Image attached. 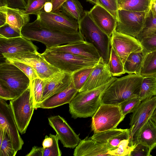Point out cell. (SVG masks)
<instances>
[{"label":"cell","instance_id":"1","mask_svg":"<svg viewBox=\"0 0 156 156\" xmlns=\"http://www.w3.org/2000/svg\"><path fill=\"white\" fill-rule=\"evenodd\" d=\"M21 34L30 40L40 42L44 44L46 49L54 46L84 40L80 32L67 34L50 30L44 26L37 18L29 23L22 29Z\"/></svg>","mask_w":156,"mask_h":156},{"label":"cell","instance_id":"2","mask_svg":"<svg viewBox=\"0 0 156 156\" xmlns=\"http://www.w3.org/2000/svg\"><path fill=\"white\" fill-rule=\"evenodd\" d=\"M144 77L133 74L117 78L102 93L101 104L119 105L128 99L139 97Z\"/></svg>","mask_w":156,"mask_h":156},{"label":"cell","instance_id":"3","mask_svg":"<svg viewBox=\"0 0 156 156\" xmlns=\"http://www.w3.org/2000/svg\"><path fill=\"white\" fill-rule=\"evenodd\" d=\"M117 78L113 76L108 83L96 88L79 92L69 104V112L74 119L92 117L101 104L103 92Z\"/></svg>","mask_w":156,"mask_h":156},{"label":"cell","instance_id":"4","mask_svg":"<svg viewBox=\"0 0 156 156\" xmlns=\"http://www.w3.org/2000/svg\"><path fill=\"white\" fill-rule=\"evenodd\" d=\"M78 22L79 31L84 40L94 46L104 62L107 64L111 48L110 37L96 24L90 16L89 11H84Z\"/></svg>","mask_w":156,"mask_h":156},{"label":"cell","instance_id":"5","mask_svg":"<svg viewBox=\"0 0 156 156\" xmlns=\"http://www.w3.org/2000/svg\"><path fill=\"white\" fill-rule=\"evenodd\" d=\"M41 54L51 65L61 71L71 74L84 68L94 66L99 60L46 50Z\"/></svg>","mask_w":156,"mask_h":156},{"label":"cell","instance_id":"6","mask_svg":"<svg viewBox=\"0 0 156 156\" xmlns=\"http://www.w3.org/2000/svg\"><path fill=\"white\" fill-rule=\"evenodd\" d=\"M1 56L9 61L20 62L28 65L34 70L38 77L43 80L61 71L48 62L42 54L37 51L3 54Z\"/></svg>","mask_w":156,"mask_h":156},{"label":"cell","instance_id":"7","mask_svg":"<svg viewBox=\"0 0 156 156\" xmlns=\"http://www.w3.org/2000/svg\"><path fill=\"white\" fill-rule=\"evenodd\" d=\"M20 133H25L35 109L31 87L9 103Z\"/></svg>","mask_w":156,"mask_h":156},{"label":"cell","instance_id":"8","mask_svg":"<svg viewBox=\"0 0 156 156\" xmlns=\"http://www.w3.org/2000/svg\"><path fill=\"white\" fill-rule=\"evenodd\" d=\"M125 117L119 105L101 104L92 117V130L98 133L117 128Z\"/></svg>","mask_w":156,"mask_h":156},{"label":"cell","instance_id":"9","mask_svg":"<svg viewBox=\"0 0 156 156\" xmlns=\"http://www.w3.org/2000/svg\"><path fill=\"white\" fill-rule=\"evenodd\" d=\"M0 83L8 87L18 96L29 87L30 80L20 69L5 60L0 64Z\"/></svg>","mask_w":156,"mask_h":156},{"label":"cell","instance_id":"10","mask_svg":"<svg viewBox=\"0 0 156 156\" xmlns=\"http://www.w3.org/2000/svg\"><path fill=\"white\" fill-rule=\"evenodd\" d=\"M37 16L42 24L50 30L67 34L79 32L78 21L61 11L47 12L43 9Z\"/></svg>","mask_w":156,"mask_h":156},{"label":"cell","instance_id":"11","mask_svg":"<svg viewBox=\"0 0 156 156\" xmlns=\"http://www.w3.org/2000/svg\"><path fill=\"white\" fill-rule=\"evenodd\" d=\"M156 107V96L142 101L130 116L129 140L134 147L137 143L139 131L144 124L151 118Z\"/></svg>","mask_w":156,"mask_h":156},{"label":"cell","instance_id":"12","mask_svg":"<svg viewBox=\"0 0 156 156\" xmlns=\"http://www.w3.org/2000/svg\"><path fill=\"white\" fill-rule=\"evenodd\" d=\"M147 13L119 10L115 30L136 38L143 28Z\"/></svg>","mask_w":156,"mask_h":156},{"label":"cell","instance_id":"13","mask_svg":"<svg viewBox=\"0 0 156 156\" xmlns=\"http://www.w3.org/2000/svg\"><path fill=\"white\" fill-rule=\"evenodd\" d=\"M0 128L4 129L10 140L15 151L22 149L24 142L20 134L17 125L9 104L0 98Z\"/></svg>","mask_w":156,"mask_h":156},{"label":"cell","instance_id":"14","mask_svg":"<svg viewBox=\"0 0 156 156\" xmlns=\"http://www.w3.org/2000/svg\"><path fill=\"white\" fill-rule=\"evenodd\" d=\"M49 125L54 130L63 147L74 148L81 140L66 120L59 115L48 118Z\"/></svg>","mask_w":156,"mask_h":156},{"label":"cell","instance_id":"15","mask_svg":"<svg viewBox=\"0 0 156 156\" xmlns=\"http://www.w3.org/2000/svg\"><path fill=\"white\" fill-rule=\"evenodd\" d=\"M110 45L123 64L131 53L143 49L140 42L136 38L115 30L110 37Z\"/></svg>","mask_w":156,"mask_h":156},{"label":"cell","instance_id":"16","mask_svg":"<svg viewBox=\"0 0 156 156\" xmlns=\"http://www.w3.org/2000/svg\"><path fill=\"white\" fill-rule=\"evenodd\" d=\"M46 51L65 53L94 59H99L101 57L97 50L91 44L84 40L52 47Z\"/></svg>","mask_w":156,"mask_h":156},{"label":"cell","instance_id":"17","mask_svg":"<svg viewBox=\"0 0 156 156\" xmlns=\"http://www.w3.org/2000/svg\"><path fill=\"white\" fill-rule=\"evenodd\" d=\"M43 80L44 89L41 102L67 88L72 82V74L60 71Z\"/></svg>","mask_w":156,"mask_h":156},{"label":"cell","instance_id":"18","mask_svg":"<svg viewBox=\"0 0 156 156\" xmlns=\"http://www.w3.org/2000/svg\"><path fill=\"white\" fill-rule=\"evenodd\" d=\"M91 137L105 145L109 153L115 150L122 140L129 139V129L116 128L101 132L94 133Z\"/></svg>","mask_w":156,"mask_h":156},{"label":"cell","instance_id":"19","mask_svg":"<svg viewBox=\"0 0 156 156\" xmlns=\"http://www.w3.org/2000/svg\"><path fill=\"white\" fill-rule=\"evenodd\" d=\"M38 49L31 40L23 36L9 38L0 37L1 56L3 54L36 51Z\"/></svg>","mask_w":156,"mask_h":156},{"label":"cell","instance_id":"20","mask_svg":"<svg viewBox=\"0 0 156 156\" xmlns=\"http://www.w3.org/2000/svg\"><path fill=\"white\" fill-rule=\"evenodd\" d=\"M113 76L111 75L107 64L101 57L94 66L86 83L79 92L93 89L110 82Z\"/></svg>","mask_w":156,"mask_h":156},{"label":"cell","instance_id":"21","mask_svg":"<svg viewBox=\"0 0 156 156\" xmlns=\"http://www.w3.org/2000/svg\"><path fill=\"white\" fill-rule=\"evenodd\" d=\"M89 13L96 24L111 37L115 30L117 19L98 4H95Z\"/></svg>","mask_w":156,"mask_h":156},{"label":"cell","instance_id":"22","mask_svg":"<svg viewBox=\"0 0 156 156\" xmlns=\"http://www.w3.org/2000/svg\"><path fill=\"white\" fill-rule=\"evenodd\" d=\"M78 92V91L75 87L72 81L70 85L64 90L37 103L35 106V109L52 108L69 104Z\"/></svg>","mask_w":156,"mask_h":156},{"label":"cell","instance_id":"23","mask_svg":"<svg viewBox=\"0 0 156 156\" xmlns=\"http://www.w3.org/2000/svg\"><path fill=\"white\" fill-rule=\"evenodd\" d=\"M74 156H109L105 146L93 139L86 137L81 140L74 149Z\"/></svg>","mask_w":156,"mask_h":156},{"label":"cell","instance_id":"24","mask_svg":"<svg viewBox=\"0 0 156 156\" xmlns=\"http://www.w3.org/2000/svg\"><path fill=\"white\" fill-rule=\"evenodd\" d=\"M136 142L147 146L151 151L156 147V125L150 118L140 129Z\"/></svg>","mask_w":156,"mask_h":156},{"label":"cell","instance_id":"25","mask_svg":"<svg viewBox=\"0 0 156 156\" xmlns=\"http://www.w3.org/2000/svg\"><path fill=\"white\" fill-rule=\"evenodd\" d=\"M7 14V23L21 34L22 28L29 23V15L26 14L23 9L4 6Z\"/></svg>","mask_w":156,"mask_h":156},{"label":"cell","instance_id":"26","mask_svg":"<svg viewBox=\"0 0 156 156\" xmlns=\"http://www.w3.org/2000/svg\"><path fill=\"white\" fill-rule=\"evenodd\" d=\"M147 53L143 49L131 53L124 64L126 73L140 75L144 58Z\"/></svg>","mask_w":156,"mask_h":156},{"label":"cell","instance_id":"27","mask_svg":"<svg viewBox=\"0 0 156 156\" xmlns=\"http://www.w3.org/2000/svg\"><path fill=\"white\" fill-rule=\"evenodd\" d=\"M152 0H117L119 10L147 12Z\"/></svg>","mask_w":156,"mask_h":156},{"label":"cell","instance_id":"28","mask_svg":"<svg viewBox=\"0 0 156 156\" xmlns=\"http://www.w3.org/2000/svg\"><path fill=\"white\" fill-rule=\"evenodd\" d=\"M60 11L77 21L81 18L84 11L78 0H67L62 5Z\"/></svg>","mask_w":156,"mask_h":156},{"label":"cell","instance_id":"29","mask_svg":"<svg viewBox=\"0 0 156 156\" xmlns=\"http://www.w3.org/2000/svg\"><path fill=\"white\" fill-rule=\"evenodd\" d=\"M156 96V77L144 76L142 81L139 97L142 101Z\"/></svg>","mask_w":156,"mask_h":156},{"label":"cell","instance_id":"30","mask_svg":"<svg viewBox=\"0 0 156 156\" xmlns=\"http://www.w3.org/2000/svg\"><path fill=\"white\" fill-rule=\"evenodd\" d=\"M107 66L109 70L113 76H120L126 73L123 63L119 56L112 47Z\"/></svg>","mask_w":156,"mask_h":156},{"label":"cell","instance_id":"31","mask_svg":"<svg viewBox=\"0 0 156 156\" xmlns=\"http://www.w3.org/2000/svg\"><path fill=\"white\" fill-rule=\"evenodd\" d=\"M140 75L144 76L156 77V50L147 54L143 62Z\"/></svg>","mask_w":156,"mask_h":156},{"label":"cell","instance_id":"32","mask_svg":"<svg viewBox=\"0 0 156 156\" xmlns=\"http://www.w3.org/2000/svg\"><path fill=\"white\" fill-rule=\"evenodd\" d=\"M94 67L84 68L72 74L73 83L75 87L78 92L86 83Z\"/></svg>","mask_w":156,"mask_h":156},{"label":"cell","instance_id":"33","mask_svg":"<svg viewBox=\"0 0 156 156\" xmlns=\"http://www.w3.org/2000/svg\"><path fill=\"white\" fill-rule=\"evenodd\" d=\"M31 93L34 107L36 104L41 102L44 89V80L36 78L30 81Z\"/></svg>","mask_w":156,"mask_h":156},{"label":"cell","instance_id":"34","mask_svg":"<svg viewBox=\"0 0 156 156\" xmlns=\"http://www.w3.org/2000/svg\"><path fill=\"white\" fill-rule=\"evenodd\" d=\"M156 30V18L153 17L149 11L147 12L143 28L136 37L139 41L147 34Z\"/></svg>","mask_w":156,"mask_h":156},{"label":"cell","instance_id":"35","mask_svg":"<svg viewBox=\"0 0 156 156\" xmlns=\"http://www.w3.org/2000/svg\"><path fill=\"white\" fill-rule=\"evenodd\" d=\"M142 101L139 97L128 99L120 103L119 106L123 115L125 116L127 114L133 113Z\"/></svg>","mask_w":156,"mask_h":156},{"label":"cell","instance_id":"36","mask_svg":"<svg viewBox=\"0 0 156 156\" xmlns=\"http://www.w3.org/2000/svg\"><path fill=\"white\" fill-rule=\"evenodd\" d=\"M51 2V0H27V6L23 9L24 13L27 15H37L44 9L45 4Z\"/></svg>","mask_w":156,"mask_h":156},{"label":"cell","instance_id":"37","mask_svg":"<svg viewBox=\"0 0 156 156\" xmlns=\"http://www.w3.org/2000/svg\"><path fill=\"white\" fill-rule=\"evenodd\" d=\"M139 41L143 50L147 54L156 50V30L147 34Z\"/></svg>","mask_w":156,"mask_h":156},{"label":"cell","instance_id":"38","mask_svg":"<svg viewBox=\"0 0 156 156\" xmlns=\"http://www.w3.org/2000/svg\"><path fill=\"white\" fill-rule=\"evenodd\" d=\"M129 139L122 140L117 148L109 152L111 156H130L131 151L134 148Z\"/></svg>","mask_w":156,"mask_h":156},{"label":"cell","instance_id":"39","mask_svg":"<svg viewBox=\"0 0 156 156\" xmlns=\"http://www.w3.org/2000/svg\"><path fill=\"white\" fill-rule=\"evenodd\" d=\"M16 153L10 140L6 133L0 145V156H15Z\"/></svg>","mask_w":156,"mask_h":156},{"label":"cell","instance_id":"40","mask_svg":"<svg viewBox=\"0 0 156 156\" xmlns=\"http://www.w3.org/2000/svg\"><path fill=\"white\" fill-rule=\"evenodd\" d=\"M53 140L52 145L50 147L44 148L43 156H61L62 152L58 146V137L55 135L50 134Z\"/></svg>","mask_w":156,"mask_h":156},{"label":"cell","instance_id":"41","mask_svg":"<svg viewBox=\"0 0 156 156\" xmlns=\"http://www.w3.org/2000/svg\"><path fill=\"white\" fill-rule=\"evenodd\" d=\"M98 4L117 19L119 10L117 0H97Z\"/></svg>","mask_w":156,"mask_h":156},{"label":"cell","instance_id":"42","mask_svg":"<svg viewBox=\"0 0 156 156\" xmlns=\"http://www.w3.org/2000/svg\"><path fill=\"white\" fill-rule=\"evenodd\" d=\"M9 62L20 69L28 76L30 81L35 78H39L34 70L28 65L20 62L14 61Z\"/></svg>","mask_w":156,"mask_h":156},{"label":"cell","instance_id":"43","mask_svg":"<svg viewBox=\"0 0 156 156\" xmlns=\"http://www.w3.org/2000/svg\"><path fill=\"white\" fill-rule=\"evenodd\" d=\"M22 36L19 33L9 24L6 23L0 27V37L7 38Z\"/></svg>","mask_w":156,"mask_h":156},{"label":"cell","instance_id":"44","mask_svg":"<svg viewBox=\"0 0 156 156\" xmlns=\"http://www.w3.org/2000/svg\"><path fill=\"white\" fill-rule=\"evenodd\" d=\"M151 152L147 147L138 143L131 151L130 156H151Z\"/></svg>","mask_w":156,"mask_h":156},{"label":"cell","instance_id":"45","mask_svg":"<svg viewBox=\"0 0 156 156\" xmlns=\"http://www.w3.org/2000/svg\"><path fill=\"white\" fill-rule=\"evenodd\" d=\"M16 94L8 87L0 83V98L11 100L17 97Z\"/></svg>","mask_w":156,"mask_h":156},{"label":"cell","instance_id":"46","mask_svg":"<svg viewBox=\"0 0 156 156\" xmlns=\"http://www.w3.org/2000/svg\"><path fill=\"white\" fill-rule=\"evenodd\" d=\"M8 6L13 8L25 9L27 2L25 0H7Z\"/></svg>","mask_w":156,"mask_h":156},{"label":"cell","instance_id":"47","mask_svg":"<svg viewBox=\"0 0 156 156\" xmlns=\"http://www.w3.org/2000/svg\"><path fill=\"white\" fill-rule=\"evenodd\" d=\"M43 147L34 146L26 156H43Z\"/></svg>","mask_w":156,"mask_h":156},{"label":"cell","instance_id":"48","mask_svg":"<svg viewBox=\"0 0 156 156\" xmlns=\"http://www.w3.org/2000/svg\"><path fill=\"white\" fill-rule=\"evenodd\" d=\"M67 0H51L53 7L51 12L60 11L61 7L63 3Z\"/></svg>","mask_w":156,"mask_h":156},{"label":"cell","instance_id":"49","mask_svg":"<svg viewBox=\"0 0 156 156\" xmlns=\"http://www.w3.org/2000/svg\"><path fill=\"white\" fill-rule=\"evenodd\" d=\"M7 14L5 8L0 7V27L7 23Z\"/></svg>","mask_w":156,"mask_h":156},{"label":"cell","instance_id":"50","mask_svg":"<svg viewBox=\"0 0 156 156\" xmlns=\"http://www.w3.org/2000/svg\"><path fill=\"white\" fill-rule=\"evenodd\" d=\"M53 144V140L51 136L46 135L42 142L43 147L44 148L51 147Z\"/></svg>","mask_w":156,"mask_h":156},{"label":"cell","instance_id":"51","mask_svg":"<svg viewBox=\"0 0 156 156\" xmlns=\"http://www.w3.org/2000/svg\"><path fill=\"white\" fill-rule=\"evenodd\" d=\"M149 12L152 16L156 18V0H152Z\"/></svg>","mask_w":156,"mask_h":156},{"label":"cell","instance_id":"52","mask_svg":"<svg viewBox=\"0 0 156 156\" xmlns=\"http://www.w3.org/2000/svg\"><path fill=\"white\" fill-rule=\"evenodd\" d=\"M53 5L51 2H46L44 7V10L47 12H51L52 9Z\"/></svg>","mask_w":156,"mask_h":156},{"label":"cell","instance_id":"53","mask_svg":"<svg viewBox=\"0 0 156 156\" xmlns=\"http://www.w3.org/2000/svg\"><path fill=\"white\" fill-rule=\"evenodd\" d=\"M150 119L156 125V107L153 111Z\"/></svg>","mask_w":156,"mask_h":156},{"label":"cell","instance_id":"54","mask_svg":"<svg viewBox=\"0 0 156 156\" xmlns=\"http://www.w3.org/2000/svg\"><path fill=\"white\" fill-rule=\"evenodd\" d=\"M8 6L7 0H0V7Z\"/></svg>","mask_w":156,"mask_h":156},{"label":"cell","instance_id":"55","mask_svg":"<svg viewBox=\"0 0 156 156\" xmlns=\"http://www.w3.org/2000/svg\"><path fill=\"white\" fill-rule=\"evenodd\" d=\"M88 2L90 3L93 4H98L97 0H86Z\"/></svg>","mask_w":156,"mask_h":156}]
</instances>
